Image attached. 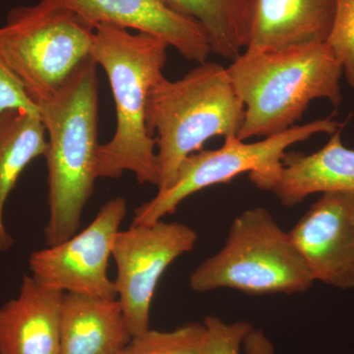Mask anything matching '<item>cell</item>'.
I'll use <instances>...</instances> for the list:
<instances>
[{"label": "cell", "mask_w": 354, "mask_h": 354, "mask_svg": "<svg viewBox=\"0 0 354 354\" xmlns=\"http://www.w3.org/2000/svg\"><path fill=\"white\" fill-rule=\"evenodd\" d=\"M169 48L142 32L113 25L95 28L91 57L108 76L116 114L113 138L97 149V178H120L129 171L140 184H160L157 144L147 124V106L153 85L165 76Z\"/></svg>", "instance_id": "obj_1"}, {"label": "cell", "mask_w": 354, "mask_h": 354, "mask_svg": "<svg viewBox=\"0 0 354 354\" xmlns=\"http://www.w3.org/2000/svg\"><path fill=\"white\" fill-rule=\"evenodd\" d=\"M97 64L88 57L66 84L39 106L48 136V216L46 245L71 239L94 193L99 121Z\"/></svg>", "instance_id": "obj_2"}, {"label": "cell", "mask_w": 354, "mask_h": 354, "mask_svg": "<svg viewBox=\"0 0 354 354\" xmlns=\"http://www.w3.org/2000/svg\"><path fill=\"white\" fill-rule=\"evenodd\" d=\"M227 69L244 104V141L295 127L315 100L342 102V68L326 43L245 48Z\"/></svg>", "instance_id": "obj_3"}, {"label": "cell", "mask_w": 354, "mask_h": 354, "mask_svg": "<svg viewBox=\"0 0 354 354\" xmlns=\"http://www.w3.org/2000/svg\"><path fill=\"white\" fill-rule=\"evenodd\" d=\"M244 104L227 69L205 62L178 80L162 77L149 95L147 124L157 144L160 184L172 183L186 158L216 136L239 137Z\"/></svg>", "instance_id": "obj_4"}, {"label": "cell", "mask_w": 354, "mask_h": 354, "mask_svg": "<svg viewBox=\"0 0 354 354\" xmlns=\"http://www.w3.org/2000/svg\"><path fill=\"white\" fill-rule=\"evenodd\" d=\"M314 283L290 232L263 207L239 214L221 250L189 277L190 288L198 293L230 288L251 295H295Z\"/></svg>", "instance_id": "obj_5"}, {"label": "cell", "mask_w": 354, "mask_h": 354, "mask_svg": "<svg viewBox=\"0 0 354 354\" xmlns=\"http://www.w3.org/2000/svg\"><path fill=\"white\" fill-rule=\"evenodd\" d=\"M95 28L50 0L13 7L0 27V55L41 106L91 57Z\"/></svg>", "instance_id": "obj_6"}, {"label": "cell", "mask_w": 354, "mask_h": 354, "mask_svg": "<svg viewBox=\"0 0 354 354\" xmlns=\"http://www.w3.org/2000/svg\"><path fill=\"white\" fill-rule=\"evenodd\" d=\"M342 127L344 124L328 118L295 125L260 141L247 142L237 136L225 137L220 148L200 150L186 158L172 183L135 209L131 225H152L164 220L194 193L230 183L246 172L258 189L268 190L278 176L283 156L290 147L321 133L332 135Z\"/></svg>", "instance_id": "obj_7"}, {"label": "cell", "mask_w": 354, "mask_h": 354, "mask_svg": "<svg viewBox=\"0 0 354 354\" xmlns=\"http://www.w3.org/2000/svg\"><path fill=\"white\" fill-rule=\"evenodd\" d=\"M189 225L158 221L120 230L114 241V281L125 323L132 337L150 329L151 306L158 281L176 259L196 246Z\"/></svg>", "instance_id": "obj_8"}, {"label": "cell", "mask_w": 354, "mask_h": 354, "mask_svg": "<svg viewBox=\"0 0 354 354\" xmlns=\"http://www.w3.org/2000/svg\"><path fill=\"white\" fill-rule=\"evenodd\" d=\"M127 214L124 197L109 200L82 232L58 245L31 254L32 278L50 290L116 299L118 291L109 278L108 265Z\"/></svg>", "instance_id": "obj_9"}, {"label": "cell", "mask_w": 354, "mask_h": 354, "mask_svg": "<svg viewBox=\"0 0 354 354\" xmlns=\"http://www.w3.org/2000/svg\"><path fill=\"white\" fill-rule=\"evenodd\" d=\"M288 232L314 281L354 288V193H324Z\"/></svg>", "instance_id": "obj_10"}, {"label": "cell", "mask_w": 354, "mask_h": 354, "mask_svg": "<svg viewBox=\"0 0 354 354\" xmlns=\"http://www.w3.org/2000/svg\"><path fill=\"white\" fill-rule=\"evenodd\" d=\"M92 26L113 25L165 41L186 59L207 62L208 37L196 21L174 12L160 0H50Z\"/></svg>", "instance_id": "obj_11"}, {"label": "cell", "mask_w": 354, "mask_h": 354, "mask_svg": "<svg viewBox=\"0 0 354 354\" xmlns=\"http://www.w3.org/2000/svg\"><path fill=\"white\" fill-rule=\"evenodd\" d=\"M64 297L25 274L19 295L0 307V354H59Z\"/></svg>", "instance_id": "obj_12"}, {"label": "cell", "mask_w": 354, "mask_h": 354, "mask_svg": "<svg viewBox=\"0 0 354 354\" xmlns=\"http://www.w3.org/2000/svg\"><path fill=\"white\" fill-rule=\"evenodd\" d=\"M342 128L315 153L286 152L267 191L281 205L295 207L317 193H354V150L344 145Z\"/></svg>", "instance_id": "obj_13"}, {"label": "cell", "mask_w": 354, "mask_h": 354, "mask_svg": "<svg viewBox=\"0 0 354 354\" xmlns=\"http://www.w3.org/2000/svg\"><path fill=\"white\" fill-rule=\"evenodd\" d=\"M335 0H254L246 48L266 50L326 43Z\"/></svg>", "instance_id": "obj_14"}, {"label": "cell", "mask_w": 354, "mask_h": 354, "mask_svg": "<svg viewBox=\"0 0 354 354\" xmlns=\"http://www.w3.org/2000/svg\"><path fill=\"white\" fill-rule=\"evenodd\" d=\"M131 337L118 298L64 292L59 354H120Z\"/></svg>", "instance_id": "obj_15"}, {"label": "cell", "mask_w": 354, "mask_h": 354, "mask_svg": "<svg viewBox=\"0 0 354 354\" xmlns=\"http://www.w3.org/2000/svg\"><path fill=\"white\" fill-rule=\"evenodd\" d=\"M174 12L201 25L211 53L234 60L250 38L254 0H160Z\"/></svg>", "instance_id": "obj_16"}, {"label": "cell", "mask_w": 354, "mask_h": 354, "mask_svg": "<svg viewBox=\"0 0 354 354\" xmlns=\"http://www.w3.org/2000/svg\"><path fill=\"white\" fill-rule=\"evenodd\" d=\"M46 151L48 136L41 113L20 109L0 113V230H7L4 209L21 174Z\"/></svg>", "instance_id": "obj_17"}, {"label": "cell", "mask_w": 354, "mask_h": 354, "mask_svg": "<svg viewBox=\"0 0 354 354\" xmlns=\"http://www.w3.org/2000/svg\"><path fill=\"white\" fill-rule=\"evenodd\" d=\"M204 324L191 322L174 330H147L134 335L121 354H201Z\"/></svg>", "instance_id": "obj_18"}, {"label": "cell", "mask_w": 354, "mask_h": 354, "mask_svg": "<svg viewBox=\"0 0 354 354\" xmlns=\"http://www.w3.org/2000/svg\"><path fill=\"white\" fill-rule=\"evenodd\" d=\"M326 44L354 88V0H335L334 21Z\"/></svg>", "instance_id": "obj_19"}, {"label": "cell", "mask_w": 354, "mask_h": 354, "mask_svg": "<svg viewBox=\"0 0 354 354\" xmlns=\"http://www.w3.org/2000/svg\"><path fill=\"white\" fill-rule=\"evenodd\" d=\"M203 324L205 335L201 354H241L244 339L253 328L244 321L227 323L214 315L205 317Z\"/></svg>", "instance_id": "obj_20"}, {"label": "cell", "mask_w": 354, "mask_h": 354, "mask_svg": "<svg viewBox=\"0 0 354 354\" xmlns=\"http://www.w3.org/2000/svg\"><path fill=\"white\" fill-rule=\"evenodd\" d=\"M14 109L41 113L39 106L28 97L22 84L0 55V113Z\"/></svg>", "instance_id": "obj_21"}, {"label": "cell", "mask_w": 354, "mask_h": 354, "mask_svg": "<svg viewBox=\"0 0 354 354\" xmlns=\"http://www.w3.org/2000/svg\"><path fill=\"white\" fill-rule=\"evenodd\" d=\"M242 348L245 354H277L274 344L264 330L254 327L246 335Z\"/></svg>", "instance_id": "obj_22"}, {"label": "cell", "mask_w": 354, "mask_h": 354, "mask_svg": "<svg viewBox=\"0 0 354 354\" xmlns=\"http://www.w3.org/2000/svg\"><path fill=\"white\" fill-rule=\"evenodd\" d=\"M14 245V239L6 230H0V253L6 252Z\"/></svg>", "instance_id": "obj_23"}, {"label": "cell", "mask_w": 354, "mask_h": 354, "mask_svg": "<svg viewBox=\"0 0 354 354\" xmlns=\"http://www.w3.org/2000/svg\"><path fill=\"white\" fill-rule=\"evenodd\" d=\"M121 354V353H120Z\"/></svg>", "instance_id": "obj_24"}]
</instances>
